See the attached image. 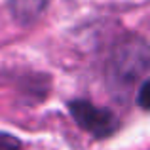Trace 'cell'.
Returning a JSON list of instances; mask_svg holds the SVG:
<instances>
[{
	"label": "cell",
	"mask_w": 150,
	"mask_h": 150,
	"mask_svg": "<svg viewBox=\"0 0 150 150\" xmlns=\"http://www.w3.org/2000/svg\"><path fill=\"white\" fill-rule=\"evenodd\" d=\"M150 67L148 42L139 34H124L112 46L106 59V76L116 88L127 89L148 80L146 72Z\"/></svg>",
	"instance_id": "obj_1"
},
{
	"label": "cell",
	"mask_w": 150,
	"mask_h": 150,
	"mask_svg": "<svg viewBox=\"0 0 150 150\" xmlns=\"http://www.w3.org/2000/svg\"><path fill=\"white\" fill-rule=\"evenodd\" d=\"M148 80H143L139 84V89H137V105H139L141 110H146L148 108Z\"/></svg>",
	"instance_id": "obj_5"
},
{
	"label": "cell",
	"mask_w": 150,
	"mask_h": 150,
	"mask_svg": "<svg viewBox=\"0 0 150 150\" xmlns=\"http://www.w3.org/2000/svg\"><path fill=\"white\" fill-rule=\"evenodd\" d=\"M0 150H25V148H23V143L19 141V137L0 131Z\"/></svg>",
	"instance_id": "obj_4"
},
{
	"label": "cell",
	"mask_w": 150,
	"mask_h": 150,
	"mask_svg": "<svg viewBox=\"0 0 150 150\" xmlns=\"http://www.w3.org/2000/svg\"><path fill=\"white\" fill-rule=\"evenodd\" d=\"M67 106L78 127L95 139H108L120 129V118L112 110L95 105L89 99H72Z\"/></svg>",
	"instance_id": "obj_2"
},
{
	"label": "cell",
	"mask_w": 150,
	"mask_h": 150,
	"mask_svg": "<svg viewBox=\"0 0 150 150\" xmlns=\"http://www.w3.org/2000/svg\"><path fill=\"white\" fill-rule=\"evenodd\" d=\"M6 2L11 17L23 27L38 21L48 8V0H6Z\"/></svg>",
	"instance_id": "obj_3"
}]
</instances>
